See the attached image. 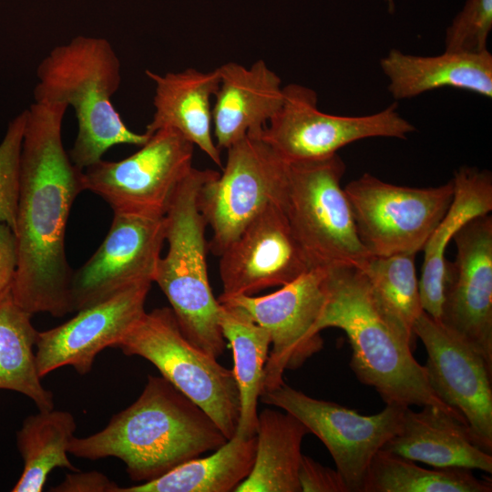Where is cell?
<instances>
[{
	"mask_svg": "<svg viewBox=\"0 0 492 492\" xmlns=\"http://www.w3.org/2000/svg\"><path fill=\"white\" fill-rule=\"evenodd\" d=\"M67 108L34 102L26 109L15 230L18 261L11 294L31 315L73 312L65 234L73 202L85 188L83 169L63 145Z\"/></svg>",
	"mask_w": 492,
	"mask_h": 492,
	"instance_id": "cell-1",
	"label": "cell"
},
{
	"mask_svg": "<svg viewBox=\"0 0 492 492\" xmlns=\"http://www.w3.org/2000/svg\"><path fill=\"white\" fill-rule=\"evenodd\" d=\"M228 439L196 403L166 378L149 375L138 398L89 436H73L68 453L97 460L117 457L138 484L214 451Z\"/></svg>",
	"mask_w": 492,
	"mask_h": 492,
	"instance_id": "cell-2",
	"label": "cell"
},
{
	"mask_svg": "<svg viewBox=\"0 0 492 492\" xmlns=\"http://www.w3.org/2000/svg\"><path fill=\"white\" fill-rule=\"evenodd\" d=\"M331 327L346 333L352 348L351 369L361 383L375 389L385 405H432L465 420L433 391L425 366L415 359L376 302L364 272L355 266L328 269L326 300L313 330L320 333Z\"/></svg>",
	"mask_w": 492,
	"mask_h": 492,
	"instance_id": "cell-3",
	"label": "cell"
},
{
	"mask_svg": "<svg viewBox=\"0 0 492 492\" xmlns=\"http://www.w3.org/2000/svg\"><path fill=\"white\" fill-rule=\"evenodd\" d=\"M36 77L35 102L75 110L78 129L68 154L77 168L100 160L113 146L141 147L149 138L131 131L111 101L121 84V64L107 39L77 36L55 46L39 63Z\"/></svg>",
	"mask_w": 492,
	"mask_h": 492,
	"instance_id": "cell-4",
	"label": "cell"
},
{
	"mask_svg": "<svg viewBox=\"0 0 492 492\" xmlns=\"http://www.w3.org/2000/svg\"><path fill=\"white\" fill-rule=\"evenodd\" d=\"M215 171L192 168L177 187L165 214L169 250L159 260L153 282L169 302L185 337L218 358L226 344L219 320L220 304L209 281L208 224L200 206L201 187Z\"/></svg>",
	"mask_w": 492,
	"mask_h": 492,
	"instance_id": "cell-5",
	"label": "cell"
},
{
	"mask_svg": "<svg viewBox=\"0 0 492 492\" xmlns=\"http://www.w3.org/2000/svg\"><path fill=\"white\" fill-rule=\"evenodd\" d=\"M345 164L333 156L287 162L281 207L312 266L361 268L371 256L357 234L341 179Z\"/></svg>",
	"mask_w": 492,
	"mask_h": 492,
	"instance_id": "cell-6",
	"label": "cell"
},
{
	"mask_svg": "<svg viewBox=\"0 0 492 492\" xmlns=\"http://www.w3.org/2000/svg\"><path fill=\"white\" fill-rule=\"evenodd\" d=\"M115 348L154 364L164 378L208 414L227 439L236 434L240 394L232 369L189 341L170 307L145 312Z\"/></svg>",
	"mask_w": 492,
	"mask_h": 492,
	"instance_id": "cell-7",
	"label": "cell"
},
{
	"mask_svg": "<svg viewBox=\"0 0 492 492\" xmlns=\"http://www.w3.org/2000/svg\"><path fill=\"white\" fill-rule=\"evenodd\" d=\"M357 234L371 255L416 254L449 208L454 182L428 188L391 184L364 173L344 188Z\"/></svg>",
	"mask_w": 492,
	"mask_h": 492,
	"instance_id": "cell-8",
	"label": "cell"
},
{
	"mask_svg": "<svg viewBox=\"0 0 492 492\" xmlns=\"http://www.w3.org/2000/svg\"><path fill=\"white\" fill-rule=\"evenodd\" d=\"M282 91L280 108L256 138L285 162L324 159L368 138H406L415 130L395 104L365 116H337L319 110L317 95L307 87L289 84Z\"/></svg>",
	"mask_w": 492,
	"mask_h": 492,
	"instance_id": "cell-9",
	"label": "cell"
},
{
	"mask_svg": "<svg viewBox=\"0 0 492 492\" xmlns=\"http://www.w3.org/2000/svg\"><path fill=\"white\" fill-rule=\"evenodd\" d=\"M287 162L259 138L246 136L227 149L222 173L203 184L200 206L212 238L209 250L217 256L268 205L282 201Z\"/></svg>",
	"mask_w": 492,
	"mask_h": 492,
	"instance_id": "cell-10",
	"label": "cell"
},
{
	"mask_svg": "<svg viewBox=\"0 0 492 492\" xmlns=\"http://www.w3.org/2000/svg\"><path fill=\"white\" fill-rule=\"evenodd\" d=\"M194 145L177 130L160 128L134 154L100 159L83 169L85 190L100 196L113 212L164 216L192 167Z\"/></svg>",
	"mask_w": 492,
	"mask_h": 492,
	"instance_id": "cell-11",
	"label": "cell"
},
{
	"mask_svg": "<svg viewBox=\"0 0 492 492\" xmlns=\"http://www.w3.org/2000/svg\"><path fill=\"white\" fill-rule=\"evenodd\" d=\"M259 400L292 415L323 443L349 492H362L373 457L398 433L405 408L386 405L381 412L364 415L309 396L284 381L273 389L262 391Z\"/></svg>",
	"mask_w": 492,
	"mask_h": 492,
	"instance_id": "cell-12",
	"label": "cell"
},
{
	"mask_svg": "<svg viewBox=\"0 0 492 492\" xmlns=\"http://www.w3.org/2000/svg\"><path fill=\"white\" fill-rule=\"evenodd\" d=\"M328 269L313 268L270 294L218 301L243 310L271 336L262 391L280 385L286 369L299 368L322 350L323 340L313 329L326 300Z\"/></svg>",
	"mask_w": 492,
	"mask_h": 492,
	"instance_id": "cell-13",
	"label": "cell"
},
{
	"mask_svg": "<svg viewBox=\"0 0 492 492\" xmlns=\"http://www.w3.org/2000/svg\"><path fill=\"white\" fill-rule=\"evenodd\" d=\"M439 322L492 367V216L475 217L454 235Z\"/></svg>",
	"mask_w": 492,
	"mask_h": 492,
	"instance_id": "cell-14",
	"label": "cell"
},
{
	"mask_svg": "<svg viewBox=\"0 0 492 492\" xmlns=\"http://www.w3.org/2000/svg\"><path fill=\"white\" fill-rule=\"evenodd\" d=\"M414 332L425 345L424 365L436 395L465 418L477 446L492 452V367L470 345L423 311Z\"/></svg>",
	"mask_w": 492,
	"mask_h": 492,
	"instance_id": "cell-15",
	"label": "cell"
},
{
	"mask_svg": "<svg viewBox=\"0 0 492 492\" xmlns=\"http://www.w3.org/2000/svg\"><path fill=\"white\" fill-rule=\"evenodd\" d=\"M109 231L94 254L73 271V312L101 302L139 282H153L166 240V218L113 212Z\"/></svg>",
	"mask_w": 492,
	"mask_h": 492,
	"instance_id": "cell-16",
	"label": "cell"
},
{
	"mask_svg": "<svg viewBox=\"0 0 492 492\" xmlns=\"http://www.w3.org/2000/svg\"><path fill=\"white\" fill-rule=\"evenodd\" d=\"M219 257L222 292L218 301L283 286L313 268L277 202L257 215Z\"/></svg>",
	"mask_w": 492,
	"mask_h": 492,
	"instance_id": "cell-17",
	"label": "cell"
},
{
	"mask_svg": "<svg viewBox=\"0 0 492 492\" xmlns=\"http://www.w3.org/2000/svg\"><path fill=\"white\" fill-rule=\"evenodd\" d=\"M152 282L131 284L110 297L77 311L52 329L38 332L36 363L40 377L66 365L88 374L96 356L117 343L144 314Z\"/></svg>",
	"mask_w": 492,
	"mask_h": 492,
	"instance_id": "cell-18",
	"label": "cell"
},
{
	"mask_svg": "<svg viewBox=\"0 0 492 492\" xmlns=\"http://www.w3.org/2000/svg\"><path fill=\"white\" fill-rule=\"evenodd\" d=\"M212 129L217 147L227 149L245 138H256L280 108L281 78L260 59L250 67L228 62L218 67Z\"/></svg>",
	"mask_w": 492,
	"mask_h": 492,
	"instance_id": "cell-19",
	"label": "cell"
},
{
	"mask_svg": "<svg viewBox=\"0 0 492 492\" xmlns=\"http://www.w3.org/2000/svg\"><path fill=\"white\" fill-rule=\"evenodd\" d=\"M382 450L433 467L492 473V455L473 441L466 421L441 408L404 409L401 428Z\"/></svg>",
	"mask_w": 492,
	"mask_h": 492,
	"instance_id": "cell-20",
	"label": "cell"
},
{
	"mask_svg": "<svg viewBox=\"0 0 492 492\" xmlns=\"http://www.w3.org/2000/svg\"><path fill=\"white\" fill-rule=\"evenodd\" d=\"M145 73L155 84V111L145 132L173 128L222 168L220 149L212 137L211 98L220 85L218 67L210 72L187 68L164 75L149 69Z\"/></svg>",
	"mask_w": 492,
	"mask_h": 492,
	"instance_id": "cell-21",
	"label": "cell"
},
{
	"mask_svg": "<svg viewBox=\"0 0 492 492\" xmlns=\"http://www.w3.org/2000/svg\"><path fill=\"white\" fill-rule=\"evenodd\" d=\"M395 99H407L441 87H455L492 97V55L445 51L416 56L392 49L380 60Z\"/></svg>",
	"mask_w": 492,
	"mask_h": 492,
	"instance_id": "cell-22",
	"label": "cell"
},
{
	"mask_svg": "<svg viewBox=\"0 0 492 492\" xmlns=\"http://www.w3.org/2000/svg\"><path fill=\"white\" fill-rule=\"evenodd\" d=\"M452 179L454 196L451 204L422 250L421 305L437 321L444 299L446 247L467 221L492 210V175L488 170L463 166L455 172Z\"/></svg>",
	"mask_w": 492,
	"mask_h": 492,
	"instance_id": "cell-23",
	"label": "cell"
},
{
	"mask_svg": "<svg viewBox=\"0 0 492 492\" xmlns=\"http://www.w3.org/2000/svg\"><path fill=\"white\" fill-rule=\"evenodd\" d=\"M307 434L306 426L292 415L263 409L258 414L251 471L235 492H302L298 472Z\"/></svg>",
	"mask_w": 492,
	"mask_h": 492,
	"instance_id": "cell-24",
	"label": "cell"
},
{
	"mask_svg": "<svg viewBox=\"0 0 492 492\" xmlns=\"http://www.w3.org/2000/svg\"><path fill=\"white\" fill-rule=\"evenodd\" d=\"M256 452V435H234L206 457L190 459L165 475L118 492H235L250 475Z\"/></svg>",
	"mask_w": 492,
	"mask_h": 492,
	"instance_id": "cell-25",
	"label": "cell"
},
{
	"mask_svg": "<svg viewBox=\"0 0 492 492\" xmlns=\"http://www.w3.org/2000/svg\"><path fill=\"white\" fill-rule=\"evenodd\" d=\"M220 304V325L232 349V372L240 394V417L235 435L251 437L256 435L257 404L262 391L271 336L241 308Z\"/></svg>",
	"mask_w": 492,
	"mask_h": 492,
	"instance_id": "cell-26",
	"label": "cell"
},
{
	"mask_svg": "<svg viewBox=\"0 0 492 492\" xmlns=\"http://www.w3.org/2000/svg\"><path fill=\"white\" fill-rule=\"evenodd\" d=\"M32 315L14 301L11 291L0 299V389L29 397L39 411L54 408V395L41 384L36 363L38 331Z\"/></svg>",
	"mask_w": 492,
	"mask_h": 492,
	"instance_id": "cell-27",
	"label": "cell"
},
{
	"mask_svg": "<svg viewBox=\"0 0 492 492\" xmlns=\"http://www.w3.org/2000/svg\"><path fill=\"white\" fill-rule=\"evenodd\" d=\"M76 428L75 418L67 411L53 408L27 416L16 433L24 467L12 491L41 492L56 467L77 471L67 456Z\"/></svg>",
	"mask_w": 492,
	"mask_h": 492,
	"instance_id": "cell-28",
	"label": "cell"
},
{
	"mask_svg": "<svg viewBox=\"0 0 492 492\" xmlns=\"http://www.w3.org/2000/svg\"><path fill=\"white\" fill-rule=\"evenodd\" d=\"M492 482L471 469L417 466L396 454L379 450L373 457L362 492H491Z\"/></svg>",
	"mask_w": 492,
	"mask_h": 492,
	"instance_id": "cell-29",
	"label": "cell"
},
{
	"mask_svg": "<svg viewBox=\"0 0 492 492\" xmlns=\"http://www.w3.org/2000/svg\"><path fill=\"white\" fill-rule=\"evenodd\" d=\"M415 255H371L359 268L379 306L412 351L415 349L417 339L414 324L424 311L415 266Z\"/></svg>",
	"mask_w": 492,
	"mask_h": 492,
	"instance_id": "cell-30",
	"label": "cell"
},
{
	"mask_svg": "<svg viewBox=\"0 0 492 492\" xmlns=\"http://www.w3.org/2000/svg\"><path fill=\"white\" fill-rule=\"evenodd\" d=\"M26 110L9 122L0 143V221L15 231L19 198L20 156Z\"/></svg>",
	"mask_w": 492,
	"mask_h": 492,
	"instance_id": "cell-31",
	"label": "cell"
},
{
	"mask_svg": "<svg viewBox=\"0 0 492 492\" xmlns=\"http://www.w3.org/2000/svg\"><path fill=\"white\" fill-rule=\"evenodd\" d=\"M492 28V0H467L447 27L445 51L478 54L487 51Z\"/></svg>",
	"mask_w": 492,
	"mask_h": 492,
	"instance_id": "cell-32",
	"label": "cell"
},
{
	"mask_svg": "<svg viewBox=\"0 0 492 492\" xmlns=\"http://www.w3.org/2000/svg\"><path fill=\"white\" fill-rule=\"evenodd\" d=\"M298 479L302 492H349L336 469L324 466L304 455L302 456Z\"/></svg>",
	"mask_w": 492,
	"mask_h": 492,
	"instance_id": "cell-33",
	"label": "cell"
},
{
	"mask_svg": "<svg viewBox=\"0 0 492 492\" xmlns=\"http://www.w3.org/2000/svg\"><path fill=\"white\" fill-rule=\"evenodd\" d=\"M17 261L15 233L7 223L0 221V299L12 289Z\"/></svg>",
	"mask_w": 492,
	"mask_h": 492,
	"instance_id": "cell-34",
	"label": "cell"
},
{
	"mask_svg": "<svg viewBox=\"0 0 492 492\" xmlns=\"http://www.w3.org/2000/svg\"><path fill=\"white\" fill-rule=\"evenodd\" d=\"M119 487L97 471L67 474L64 481L50 489L56 492H118Z\"/></svg>",
	"mask_w": 492,
	"mask_h": 492,
	"instance_id": "cell-35",
	"label": "cell"
}]
</instances>
